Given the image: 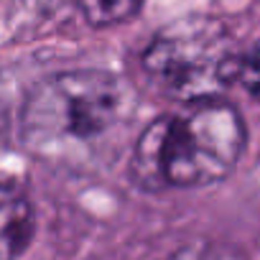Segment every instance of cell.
<instances>
[{"mask_svg":"<svg viewBox=\"0 0 260 260\" xmlns=\"http://www.w3.org/2000/svg\"><path fill=\"white\" fill-rule=\"evenodd\" d=\"M136 94L105 69H69L31 87L21 107L23 148L49 169L97 174L127 146Z\"/></svg>","mask_w":260,"mask_h":260,"instance_id":"cell-1","label":"cell"},{"mask_svg":"<svg viewBox=\"0 0 260 260\" xmlns=\"http://www.w3.org/2000/svg\"><path fill=\"white\" fill-rule=\"evenodd\" d=\"M247 146L242 112L224 97L181 102L153 117L130 148V179L143 191L202 189L227 179Z\"/></svg>","mask_w":260,"mask_h":260,"instance_id":"cell-2","label":"cell"},{"mask_svg":"<svg viewBox=\"0 0 260 260\" xmlns=\"http://www.w3.org/2000/svg\"><path fill=\"white\" fill-rule=\"evenodd\" d=\"M148 82L176 102L219 97L227 87L242 84L255 94L257 54L242 49L230 28L209 16H191L166 26L141 54Z\"/></svg>","mask_w":260,"mask_h":260,"instance_id":"cell-3","label":"cell"},{"mask_svg":"<svg viewBox=\"0 0 260 260\" xmlns=\"http://www.w3.org/2000/svg\"><path fill=\"white\" fill-rule=\"evenodd\" d=\"M36 209L31 197L16 181L0 179V260H18L31 245Z\"/></svg>","mask_w":260,"mask_h":260,"instance_id":"cell-4","label":"cell"},{"mask_svg":"<svg viewBox=\"0 0 260 260\" xmlns=\"http://www.w3.org/2000/svg\"><path fill=\"white\" fill-rule=\"evenodd\" d=\"M79 13L92 26H115L130 21L143 6V0H74Z\"/></svg>","mask_w":260,"mask_h":260,"instance_id":"cell-5","label":"cell"},{"mask_svg":"<svg viewBox=\"0 0 260 260\" xmlns=\"http://www.w3.org/2000/svg\"><path fill=\"white\" fill-rule=\"evenodd\" d=\"M171 260H242V257H237L235 252H230V250H224V247L207 245V242H197V245H189V247L176 250Z\"/></svg>","mask_w":260,"mask_h":260,"instance_id":"cell-6","label":"cell"}]
</instances>
